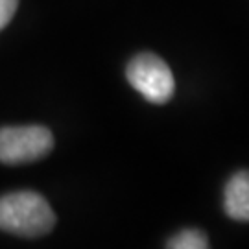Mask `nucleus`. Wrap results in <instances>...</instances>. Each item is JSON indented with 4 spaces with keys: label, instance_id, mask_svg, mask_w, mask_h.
<instances>
[{
    "label": "nucleus",
    "instance_id": "obj_6",
    "mask_svg": "<svg viewBox=\"0 0 249 249\" xmlns=\"http://www.w3.org/2000/svg\"><path fill=\"white\" fill-rule=\"evenodd\" d=\"M18 0H0V30L9 24V20L13 18L17 11Z\"/></svg>",
    "mask_w": 249,
    "mask_h": 249
},
{
    "label": "nucleus",
    "instance_id": "obj_4",
    "mask_svg": "<svg viewBox=\"0 0 249 249\" xmlns=\"http://www.w3.org/2000/svg\"><path fill=\"white\" fill-rule=\"evenodd\" d=\"M223 211L234 222L249 223V170H238L225 183Z\"/></svg>",
    "mask_w": 249,
    "mask_h": 249
},
{
    "label": "nucleus",
    "instance_id": "obj_5",
    "mask_svg": "<svg viewBox=\"0 0 249 249\" xmlns=\"http://www.w3.org/2000/svg\"><path fill=\"white\" fill-rule=\"evenodd\" d=\"M164 249H211V244L205 231L188 227L170 236Z\"/></svg>",
    "mask_w": 249,
    "mask_h": 249
},
{
    "label": "nucleus",
    "instance_id": "obj_2",
    "mask_svg": "<svg viewBox=\"0 0 249 249\" xmlns=\"http://www.w3.org/2000/svg\"><path fill=\"white\" fill-rule=\"evenodd\" d=\"M53 148L52 131L43 125H9L0 129V162L17 166L46 157Z\"/></svg>",
    "mask_w": 249,
    "mask_h": 249
},
{
    "label": "nucleus",
    "instance_id": "obj_1",
    "mask_svg": "<svg viewBox=\"0 0 249 249\" xmlns=\"http://www.w3.org/2000/svg\"><path fill=\"white\" fill-rule=\"evenodd\" d=\"M55 225V214L45 197L32 190L0 196V231L22 238L45 236Z\"/></svg>",
    "mask_w": 249,
    "mask_h": 249
},
{
    "label": "nucleus",
    "instance_id": "obj_3",
    "mask_svg": "<svg viewBox=\"0 0 249 249\" xmlns=\"http://www.w3.org/2000/svg\"><path fill=\"white\" fill-rule=\"evenodd\" d=\"M127 81L135 90H139L144 98L162 106L166 104L176 90V80L170 67L159 55L144 52L135 55L125 71Z\"/></svg>",
    "mask_w": 249,
    "mask_h": 249
}]
</instances>
